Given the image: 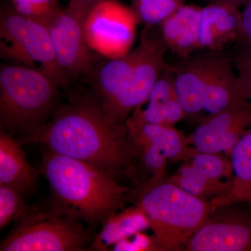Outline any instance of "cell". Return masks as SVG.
<instances>
[{"mask_svg": "<svg viewBox=\"0 0 251 251\" xmlns=\"http://www.w3.org/2000/svg\"><path fill=\"white\" fill-rule=\"evenodd\" d=\"M98 0H71L67 8H59L44 22L53 43L59 67L69 83L88 77L96 59L86 36L85 24Z\"/></svg>", "mask_w": 251, "mask_h": 251, "instance_id": "obj_8", "label": "cell"}, {"mask_svg": "<svg viewBox=\"0 0 251 251\" xmlns=\"http://www.w3.org/2000/svg\"><path fill=\"white\" fill-rule=\"evenodd\" d=\"M183 251H251V207L232 204L213 209Z\"/></svg>", "mask_w": 251, "mask_h": 251, "instance_id": "obj_9", "label": "cell"}, {"mask_svg": "<svg viewBox=\"0 0 251 251\" xmlns=\"http://www.w3.org/2000/svg\"><path fill=\"white\" fill-rule=\"evenodd\" d=\"M209 61L210 57H198L173 67L175 93L186 116L204 112Z\"/></svg>", "mask_w": 251, "mask_h": 251, "instance_id": "obj_16", "label": "cell"}, {"mask_svg": "<svg viewBox=\"0 0 251 251\" xmlns=\"http://www.w3.org/2000/svg\"><path fill=\"white\" fill-rule=\"evenodd\" d=\"M127 130L128 140L156 145L169 162L188 161L198 152L188 143V137L174 126L145 124Z\"/></svg>", "mask_w": 251, "mask_h": 251, "instance_id": "obj_19", "label": "cell"}, {"mask_svg": "<svg viewBox=\"0 0 251 251\" xmlns=\"http://www.w3.org/2000/svg\"><path fill=\"white\" fill-rule=\"evenodd\" d=\"M59 86L44 73L19 64L0 69V128L25 136L49 121L59 105Z\"/></svg>", "mask_w": 251, "mask_h": 251, "instance_id": "obj_3", "label": "cell"}, {"mask_svg": "<svg viewBox=\"0 0 251 251\" xmlns=\"http://www.w3.org/2000/svg\"><path fill=\"white\" fill-rule=\"evenodd\" d=\"M167 180L193 196L206 201L207 198L212 199L224 194L230 185L229 179L222 181L209 179L191 161L181 166L174 175L167 178Z\"/></svg>", "mask_w": 251, "mask_h": 251, "instance_id": "obj_21", "label": "cell"}, {"mask_svg": "<svg viewBox=\"0 0 251 251\" xmlns=\"http://www.w3.org/2000/svg\"><path fill=\"white\" fill-rule=\"evenodd\" d=\"M21 144H41L57 154L90 163L138 188L143 184L125 123L110 121L92 91L71 94L50 119Z\"/></svg>", "mask_w": 251, "mask_h": 251, "instance_id": "obj_1", "label": "cell"}, {"mask_svg": "<svg viewBox=\"0 0 251 251\" xmlns=\"http://www.w3.org/2000/svg\"><path fill=\"white\" fill-rule=\"evenodd\" d=\"M18 14L43 23L60 8L59 0H11Z\"/></svg>", "mask_w": 251, "mask_h": 251, "instance_id": "obj_25", "label": "cell"}, {"mask_svg": "<svg viewBox=\"0 0 251 251\" xmlns=\"http://www.w3.org/2000/svg\"><path fill=\"white\" fill-rule=\"evenodd\" d=\"M241 11L224 3L204 7L180 6L160 25V34L168 49L186 57L197 50H220L240 37Z\"/></svg>", "mask_w": 251, "mask_h": 251, "instance_id": "obj_5", "label": "cell"}, {"mask_svg": "<svg viewBox=\"0 0 251 251\" xmlns=\"http://www.w3.org/2000/svg\"><path fill=\"white\" fill-rule=\"evenodd\" d=\"M39 172L49 182L52 202L92 227L123 209L136 193L108 172L49 150Z\"/></svg>", "mask_w": 251, "mask_h": 251, "instance_id": "obj_2", "label": "cell"}, {"mask_svg": "<svg viewBox=\"0 0 251 251\" xmlns=\"http://www.w3.org/2000/svg\"><path fill=\"white\" fill-rule=\"evenodd\" d=\"M140 52L139 45L120 57L104 59L99 64L97 63L88 76L92 91L110 120L115 105L133 74Z\"/></svg>", "mask_w": 251, "mask_h": 251, "instance_id": "obj_13", "label": "cell"}, {"mask_svg": "<svg viewBox=\"0 0 251 251\" xmlns=\"http://www.w3.org/2000/svg\"><path fill=\"white\" fill-rule=\"evenodd\" d=\"M173 67L166 70L156 81L145 103H148L146 108L138 107L127 119V129L145 124L174 126L186 117L175 93Z\"/></svg>", "mask_w": 251, "mask_h": 251, "instance_id": "obj_14", "label": "cell"}, {"mask_svg": "<svg viewBox=\"0 0 251 251\" xmlns=\"http://www.w3.org/2000/svg\"><path fill=\"white\" fill-rule=\"evenodd\" d=\"M248 101L241 92L237 74L228 59L221 56L210 57L203 108L206 115H215Z\"/></svg>", "mask_w": 251, "mask_h": 251, "instance_id": "obj_15", "label": "cell"}, {"mask_svg": "<svg viewBox=\"0 0 251 251\" xmlns=\"http://www.w3.org/2000/svg\"><path fill=\"white\" fill-rule=\"evenodd\" d=\"M23 194L9 185L0 184V229L16 221L27 208Z\"/></svg>", "mask_w": 251, "mask_h": 251, "instance_id": "obj_23", "label": "cell"}, {"mask_svg": "<svg viewBox=\"0 0 251 251\" xmlns=\"http://www.w3.org/2000/svg\"><path fill=\"white\" fill-rule=\"evenodd\" d=\"M230 158L233 171L230 185L224 194L209 201L211 211L232 204L251 207V128L236 145Z\"/></svg>", "mask_w": 251, "mask_h": 251, "instance_id": "obj_18", "label": "cell"}, {"mask_svg": "<svg viewBox=\"0 0 251 251\" xmlns=\"http://www.w3.org/2000/svg\"><path fill=\"white\" fill-rule=\"evenodd\" d=\"M150 29L146 26L142 31L140 57L110 116L112 122L125 123L135 109L146 103L156 81L172 67L164 58L168 46L161 34L154 35Z\"/></svg>", "mask_w": 251, "mask_h": 251, "instance_id": "obj_10", "label": "cell"}, {"mask_svg": "<svg viewBox=\"0 0 251 251\" xmlns=\"http://www.w3.org/2000/svg\"><path fill=\"white\" fill-rule=\"evenodd\" d=\"M40 172L28 162L21 143L13 135L0 132V184L9 185L23 194L34 191Z\"/></svg>", "mask_w": 251, "mask_h": 251, "instance_id": "obj_17", "label": "cell"}, {"mask_svg": "<svg viewBox=\"0 0 251 251\" xmlns=\"http://www.w3.org/2000/svg\"><path fill=\"white\" fill-rule=\"evenodd\" d=\"M15 222L1 251H89L93 242L82 221L52 202L49 207L27 206Z\"/></svg>", "mask_w": 251, "mask_h": 251, "instance_id": "obj_6", "label": "cell"}, {"mask_svg": "<svg viewBox=\"0 0 251 251\" xmlns=\"http://www.w3.org/2000/svg\"><path fill=\"white\" fill-rule=\"evenodd\" d=\"M145 1V0H132V6L138 4V3L142 2V1Z\"/></svg>", "mask_w": 251, "mask_h": 251, "instance_id": "obj_30", "label": "cell"}, {"mask_svg": "<svg viewBox=\"0 0 251 251\" xmlns=\"http://www.w3.org/2000/svg\"><path fill=\"white\" fill-rule=\"evenodd\" d=\"M148 228H150L148 216L137 204L117 211L104 221L100 232L94 237L89 251L110 250L122 239Z\"/></svg>", "mask_w": 251, "mask_h": 251, "instance_id": "obj_20", "label": "cell"}, {"mask_svg": "<svg viewBox=\"0 0 251 251\" xmlns=\"http://www.w3.org/2000/svg\"><path fill=\"white\" fill-rule=\"evenodd\" d=\"M185 0H145L132 6L138 21L146 26L161 25L171 17Z\"/></svg>", "mask_w": 251, "mask_h": 251, "instance_id": "obj_22", "label": "cell"}, {"mask_svg": "<svg viewBox=\"0 0 251 251\" xmlns=\"http://www.w3.org/2000/svg\"><path fill=\"white\" fill-rule=\"evenodd\" d=\"M211 2L224 3L239 8L242 5H244L249 0H211Z\"/></svg>", "mask_w": 251, "mask_h": 251, "instance_id": "obj_29", "label": "cell"}, {"mask_svg": "<svg viewBox=\"0 0 251 251\" xmlns=\"http://www.w3.org/2000/svg\"><path fill=\"white\" fill-rule=\"evenodd\" d=\"M137 205L148 216L158 251H183L211 211L210 202L168 181L138 191Z\"/></svg>", "mask_w": 251, "mask_h": 251, "instance_id": "obj_4", "label": "cell"}, {"mask_svg": "<svg viewBox=\"0 0 251 251\" xmlns=\"http://www.w3.org/2000/svg\"><path fill=\"white\" fill-rule=\"evenodd\" d=\"M115 251H158L154 238L149 237L143 232H138L122 239L112 247Z\"/></svg>", "mask_w": 251, "mask_h": 251, "instance_id": "obj_27", "label": "cell"}, {"mask_svg": "<svg viewBox=\"0 0 251 251\" xmlns=\"http://www.w3.org/2000/svg\"><path fill=\"white\" fill-rule=\"evenodd\" d=\"M251 128V103L235 105L213 115H206L188 137L198 152L227 153L229 157L241 138Z\"/></svg>", "mask_w": 251, "mask_h": 251, "instance_id": "obj_12", "label": "cell"}, {"mask_svg": "<svg viewBox=\"0 0 251 251\" xmlns=\"http://www.w3.org/2000/svg\"><path fill=\"white\" fill-rule=\"evenodd\" d=\"M238 82L241 92L251 101V46L243 43V47L236 57Z\"/></svg>", "mask_w": 251, "mask_h": 251, "instance_id": "obj_26", "label": "cell"}, {"mask_svg": "<svg viewBox=\"0 0 251 251\" xmlns=\"http://www.w3.org/2000/svg\"><path fill=\"white\" fill-rule=\"evenodd\" d=\"M0 39L1 57L40 71L59 87L69 84L57 63L45 25L18 14L11 6H4L0 13Z\"/></svg>", "mask_w": 251, "mask_h": 251, "instance_id": "obj_7", "label": "cell"}, {"mask_svg": "<svg viewBox=\"0 0 251 251\" xmlns=\"http://www.w3.org/2000/svg\"><path fill=\"white\" fill-rule=\"evenodd\" d=\"M193 164L206 176L212 180L223 178L230 179L232 176L231 160L220 156L219 153L197 152L191 159Z\"/></svg>", "mask_w": 251, "mask_h": 251, "instance_id": "obj_24", "label": "cell"}, {"mask_svg": "<svg viewBox=\"0 0 251 251\" xmlns=\"http://www.w3.org/2000/svg\"><path fill=\"white\" fill-rule=\"evenodd\" d=\"M240 36L251 44V0L244 4V9L241 11Z\"/></svg>", "mask_w": 251, "mask_h": 251, "instance_id": "obj_28", "label": "cell"}, {"mask_svg": "<svg viewBox=\"0 0 251 251\" xmlns=\"http://www.w3.org/2000/svg\"><path fill=\"white\" fill-rule=\"evenodd\" d=\"M138 21L132 8L115 0H98L86 21L89 45L108 58L123 55L133 45Z\"/></svg>", "mask_w": 251, "mask_h": 251, "instance_id": "obj_11", "label": "cell"}]
</instances>
